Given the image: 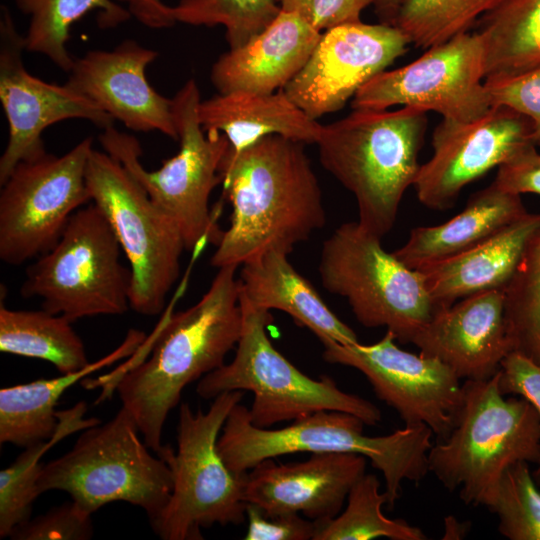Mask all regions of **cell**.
<instances>
[{
  "label": "cell",
  "mask_w": 540,
  "mask_h": 540,
  "mask_svg": "<svg viewBox=\"0 0 540 540\" xmlns=\"http://www.w3.org/2000/svg\"><path fill=\"white\" fill-rule=\"evenodd\" d=\"M304 146L280 135L240 150L229 146L220 175L232 212L213 267H239L271 251L289 255L324 226L322 193Z\"/></svg>",
  "instance_id": "1"
},
{
  "label": "cell",
  "mask_w": 540,
  "mask_h": 540,
  "mask_svg": "<svg viewBox=\"0 0 540 540\" xmlns=\"http://www.w3.org/2000/svg\"><path fill=\"white\" fill-rule=\"evenodd\" d=\"M237 267L218 269L193 306L167 315L151 340L150 356L109 380L134 417L146 445L159 453L163 427L182 391L225 363L243 324Z\"/></svg>",
  "instance_id": "2"
},
{
  "label": "cell",
  "mask_w": 540,
  "mask_h": 540,
  "mask_svg": "<svg viewBox=\"0 0 540 540\" xmlns=\"http://www.w3.org/2000/svg\"><path fill=\"white\" fill-rule=\"evenodd\" d=\"M364 421L343 411L322 410L278 429L252 424L240 403L230 411L217 440L226 466L244 475L266 459L297 452H346L363 455L385 480L387 506L400 498L402 483H418L429 472L432 430L426 425L405 426L384 436L364 433Z\"/></svg>",
  "instance_id": "3"
},
{
  "label": "cell",
  "mask_w": 540,
  "mask_h": 540,
  "mask_svg": "<svg viewBox=\"0 0 540 540\" xmlns=\"http://www.w3.org/2000/svg\"><path fill=\"white\" fill-rule=\"evenodd\" d=\"M427 123L426 111L403 106L353 109L322 127L316 144L323 168L353 194L358 223L380 238L392 229L418 175Z\"/></svg>",
  "instance_id": "4"
},
{
  "label": "cell",
  "mask_w": 540,
  "mask_h": 540,
  "mask_svg": "<svg viewBox=\"0 0 540 540\" xmlns=\"http://www.w3.org/2000/svg\"><path fill=\"white\" fill-rule=\"evenodd\" d=\"M498 372L464 381L457 422L428 453L429 472L466 505L488 508L509 466L540 461V417L524 398L505 397Z\"/></svg>",
  "instance_id": "5"
},
{
  "label": "cell",
  "mask_w": 540,
  "mask_h": 540,
  "mask_svg": "<svg viewBox=\"0 0 540 540\" xmlns=\"http://www.w3.org/2000/svg\"><path fill=\"white\" fill-rule=\"evenodd\" d=\"M200 102V91L193 79L172 98L179 151L153 171L142 165L141 146L134 136L114 125L99 135L104 151L121 162L176 226L186 251H196L205 243L217 245L222 235L211 214L209 199L221 183L220 166L230 143L224 134L203 130L198 117Z\"/></svg>",
  "instance_id": "6"
},
{
  "label": "cell",
  "mask_w": 540,
  "mask_h": 540,
  "mask_svg": "<svg viewBox=\"0 0 540 540\" xmlns=\"http://www.w3.org/2000/svg\"><path fill=\"white\" fill-rule=\"evenodd\" d=\"M139 432L123 406L108 422L83 429L67 453L43 465L40 494L64 491L91 515L106 504L124 501L141 507L152 522L169 501L172 473L163 458L149 452Z\"/></svg>",
  "instance_id": "7"
},
{
  "label": "cell",
  "mask_w": 540,
  "mask_h": 540,
  "mask_svg": "<svg viewBox=\"0 0 540 540\" xmlns=\"http://www.w3.org/2000/svg\"><path fill=\"white\" fill-rule=\"evenodd\" d=\"M240 305L243 324L236 353L229 363L199 380L196 392L200 397L209 400L225 392H251L249 418L261 428L322 410L354 414L369 426L381 421V411L373 403L342 391L328 376L313 379L289 362L268 338L270 311Z\"/></svg>",
  "instance_id": "8"
},
{
  "label": "cell",
  "mask_w": 540,
  "mask_h": 540,
  "mask_svg": "<svg viewBox=\"0 0 540 540\" xmlns=\"http://www.w3.org/2000/svg\"><path fill=\"white\" fill-rule=\"evenodd\" d=\"M242 391L213 399L206 412L189 404L179 408L177 451L163 446L157 453L172 473V493L161 514L151 522L164 540L203 539L201 529L214 524L238 525L246 519L244 475L233 473L217 450V440Z\"/></svg>",
  "instance_id": "9"
},
{
  "label": "cell",
  "mask_w": 540,
  "mask_h": 540,
  "mask_svg": "<svg viewBox=\"0 0 540 540\" xmlns=\"http://www.w3.org/2000/svg\"><path fill=\"white\" fill-rule=\"evenodd\" d=\"M121 251L103 212L88 203L71 216L56 244L27 267L20 293L41 299L42 309L72 322L124 314L132 274Z\"/></svg>",
  "instance_id": "10"
},
{
  "label": "cell",
  "mask_w": 540,
  "mask_h": 540,
  "mask_svg": "<svg viewBox=\"0 0 540 540\" xmlns=\"http://www.w3.org/2000/svg\"><path fill=\"white\" fill-rule=\"evenodd\" d=\"M319 274L327 291L347 300L359 323L385 327L402 344L412 343L436 311L421 273L387 252L381 238L358 221L340 225L324 241Z\"/></svg>",
  "instance_id": "11"
},
{
  "label": "cell",
  "mask_w": 540,
  "mask_h": 540,
  "mask_svg": "<svg viewBox=\"0 0 540 540\" xmlns=\"http://www.w3.org/2000/svg\"><path fill=\"white\" fill-rule=\"evenodd\" d=\"M91 202L109 221L132 274L130 308L153 316L179 278L185 249L173 222L121 162L93 149L86 167Z\"/></svg>",
  "instance_id": "12"
},
{
  "label": "cell",
  "mask_w": 540,
  "mask_h": 540,
  "mask_svg": "<svg viewBox=\"0 0 540 540\" xmlns=\"http://www.w3.org/2000/svg\"><path fill=\"white\" fill-rule=\"evenodd\" d=\"M93 140L62 156L47 152L19 162L1 184L0 259L34 260L59 240L71 216L91 202L86 167Z\"/></svg>",
  "instance_id": "13"
},
{
  "label": "cell",
  "mask_w": 540,
  "mask_h": 540,
  "mask_svg": "<svg viewBox=\"0 0 540 540\" xmlns=\"http://www.w3.org/2000/svg\"><path fill=\"white\" fill-rule=\"evenodd\" d=\"M396 105L434 111L456 122H472L493 106L485 84V47L465 33L430 47L411 63L384 70L354 95L352 109L386 110Z\"/></svg>",
  "instance_id": "14"
},
{
  "label": "cell",
  "mask_w": 540,
  "mask_h": 540,
  "mask_svg": "<svg viewBox=\"0 0 540 540\" xmlns=\"http://www.w3.org/2000/svg\"><path fill=\"white\" fill-rule=\"evenodd\" d=\"M386 331L378 342L324 346L323 359L360 371L375 395L393 408L405 426L426 425L439 440L454 428L463 401V384L438 359L399 348Z\"/></svg>",
  "instance_id": "15"
},
{
  "label": "cell",
  "mask_w": 540,
  "mask_h": 540,
  "mask_svg": "<svg viewBox=\"0 0 540 540\" xmlns=\"http://www.w3.org/2000/svg\"><path fill=\"white\" fill-rule=\"evenodd\" d=\"M24 36L9 9L0 16V101L9 127L0 158V184L21 161L46 152L42 133L63 120L83 119L105 129L114 119L68 85L47 83L31 75L23 64Z\"/></svg>",
  "instance_id": "16"
},
{
  "label": "cell",
  "mask_w": 540,
  "mask_h": 540,
  "mask_svg": "<svg viewBox=\"0 0 540 540\" xmlns=\"http://www.w3.org/2000/svg\"><path fill=\"white\" fill-rule=\"evenodd\" d=\"M529 144H535L531 121L507 106L472 122L442 119L432 134L433 154L413 184L417 198L429 209H449L464 187Z\"/></svg>",
  "instance_id": "17"
},
{
  "label": "cell",
  "mask_w": 540,
  "mask_h": 540,
  "mask_svg": "<svg viewBox=\"0 0 540 540\" xmlns=\"http://www.w3.org/2000/svg\"><path fill=\"white\" fill-rule=\"evenodd\" d=\"M410 43L395 26L362 21L326 30L299 73L283 87L310 118L342 109L375 75L404 55Z\"/></svg>",
  "instance_id": "18"
},
{
  "label": "cell",
  "mask_w": 540,
  "mask_h": 540,
  "mask_svg": "<svg viewBox=\"0 0 540 540\" xmlns=\"http://www.w3.org/2000/svg\"><path fill=\"white\" fill-rule=\"evenodd\" d=\"M157 57V51L130 39L109 51L90 50L74 59L65 84L130 130L158 131L178 140L172 99L146 78V68Z\"/></svg>",
  "instance_id": "19"
},
{
  "label": "cell",
  "mask_w": 540,
  "mask_h": 540,
  "mask_svg": "<svg viewBox=\"0 0 540 540\" xmlns=\"http://www.w3.org/2000/svg\"><path fill=\"white\" fill-rule=\"evenodd\" d=\"M366 457L356 453H311L305 461L266 459L244 477L243 499L266 514L298 513L312 521L336 517L350 489L365 474Z\"/></svg>",
  "instance_id": "20"
},
{
  "label": "cell",
  "mask_w": 540,
  "mask_h": 540,
  "mask_svg": "<svg viewBox=\"0 0 540 540\" xmlns=\"http://www.w3.org/2000/svg\"><path fill=\"white\" fill-rule=\"evenodd\" d=\"M412 343L420 354L446 364L460 380L492 378L512 352L503 290L477 293L438 308Z\"/></svg>",
  "instance_id": "21"
},
{
  "label": "cell",
  "mask_w": 540,
  "mask_h": 540,
  "mask_svg": "<svg viewBox=\"0 0 540 540\" xmlns=\"http://www.w3.org/2000/svg\"><path fill=\"white\" fill-rule=\"evenodd\" d=\"M321 34L299 15L281 10L257 36L217 59L211 82L220 94L279 91L304 67Z\"/></svg>",
  "instance_id": "22"
},
{
  "label": "cell",
  "mask_w": 540,
  "mask_h": 540,
  "mask_svg": "<svg viewBox=\"0 0 540 540\" xmlns=\"http://www.w3.org/2000/svg\"><path fill=\"white\" fill-rule=\"evenodd\" d=\"M539 227L540 214L526 213L476 246L418 269L436 310L477 293L503 290Z\"/></svg>",
  "instance_id": "23"
},
{
  "label": "cell",
  "mask_w": 540,
  "mask_h": 540,
  "mask_svg": "<svg viewBox=\"0 0 540 540\" xmlns=\"http://www.w3.org/2000/svg\"><path fill=\"white\" fill-rule=\"evenodd\" d=\"M239 299L253 308L287 313L323 344H354L356 333L326 305L313 285L291 265L288 255L271 251L242 265Z\"/></svg>",
  "instance_id": "24"
},
{
  "label": "cell",
  "mask_w": 540,
  "mask_h": 540,
  "mask_svg": "<svg viewBox=\"0 0 540 540\" xmlns=\"http://www.w3.org/2000/svg\"><path fill=\"white\" fill-rule=\"evenodd\" d=\"M198 117L206 133L224 134L233 150H240L268 135L316 144L323 127L283 90L218 93L201 100Z\"/></svg>",
  "instance_id": "25"
},
{
  "label": "cell",
  "mask_w": 540,
  "mask_h": 540,
  "mask_svg": "<svg viewBox=\"0 0 540 540\" xmlns=\"http://www.w3.org/2000/svg\"><path fill=\"white\" fill-rule=\"evenodd\" d=\"M526 213L520 195L491 183L474 193L453 218L412 229L407 242L393 253L406 266L418 270L476 246Z\"/></svg>",
  "instance_id": "26"
},
{
  "label": "cell",
  "mask_w": 540,
  "mask_h": 540,
  "mask_svg": "<svg viewBox=\"0 0 540 540\" xmlns=\"http://www.w3.org/2000/svg\"><path fill=\"white\" fill-rule=\"evenodd\" d=\"M144 334L130 330L113 353L85 368L52 379H39L0 390V443L27 448L48 441L59 429L55 407L64 392L85 376L135 353Z\"/></svg>",
  "instance_id": "27"
},
{
  "label": "cell",
  "mask_w": 540,
  "mask_h": 540,
  "mask_svg": "<svg viewBox=\"0 0 540 540\" xmlns=\"http://www.w3.org/2000/svg\"><path fill=\"white\" fill-rule=\"evenodd\" d=\"M477 25L485 47V82L540 66V0H500Z\"/></svg>",
  "instance_id": "28"
},
{
  "label": "cell",
  "mask_w": 540,
  "mask_h": 540,
  "mask_svg": "<svg viewBox=\"0 0 540 540\" xmlns=\"http://www.w3.org/2000/svg\"><path fill=\"white\" fill-rule=\"evenodd\" d=\"M72 321L41 310L0 306V351L53 364L62 374L85 368L88 357Z\"/></svg>",
  "instance_id": "29"
},
{
  "label": "cell",
  "mask_w": 540,
  "mask_h": 540,
  "mask_svg": "<svg viewBox=\"0 0 540 540\" xmlns=\"http://www.w3.org/2000/svg\"><path fill=\"white\" fill-rule=\"evenodd\" d=\"M16 5L30 16L24 35L26 51L45 55L65 72L74 63L66 44L75 22L91 11H97L101 28L117 27L131 17L115 0H16Z\"/></svg>",
  "instance_id": "30"
},
{
  "label": "cell",
  "mask_w": 540,
  "mask_h": 540,
  "mask_svg": "<svg viewBox=\"0 0 540 540\" xmlns=\"http://www.w3.org/2000/svg\"><path fill=\"white\" fill-rule=\"evenodd\" d=\"M345 509L336 517L314 521L313 540H425L426 534L403 519L387 518L382 506L387 505L385 492L374 474L365 473L352 486Z\"/></svg>",
  "instance_id": "31"
},
{
  "label": "cell",
  "mask_w": 540,
  "mask_h": 540,
  "mask_svg": "<svg viewBox=\"0 0 540 540\" xmlns=\"http://www.w3.org/2000/svg\"><path fill=\"white\" fill-rule=\"evenodd\" d=\"M85 412L84 402L58 412L59 429L55 436L25 448L14 462L0 471V538L9 537L18 525L30 519L33 502L40 495L38 479L43 467L42 455L70 433L99 423L95 418L83 419Z\"/></svg>",
  "instance_id": "32"
},
{
  "label": "cell",
  "mask_w": 540,
  "mask_h": 540,
  "mask_svg": "<svg viewBox=\"0 0 540 540\" xmlns=\"http://www.w3.org/2000/svg\"><path fill=\"white\" fill-rule=\"evenodd\" d=\"M503 295L512 351L540 366V227L529 239Z\"/></svg>",
  "instance_id": "33"
},
{
  "label": "cell",
  "mask_w": 540,
  "mask_h": 540,
  "mask_svg": "<svg viewBox=\"0 0 540 540\" xmlns=\"http://www.w3.org/2000/svg\"><path fill=\"white\" fill-rule=\"evenodd\" d=\"M500 0H402L394 26L428 49L468 33Z\"/></svg>",
  "instance_id": "34"
},
{
  "label": "cell",
  "mask_w": 540,
  "mask_h": 540,
  "mask_svg": "<svg viewBox=\"0 0 540 540\" xmlns=\"http://www.w3.org/2000/svg\"><path fill=\"white\" fill-rule=\"evenodd\" d=\"M176 22L194 26L222 25L229 49L263 31L281 12L277 0H180L171 7Z\"/></svg>",
  "instance_id": "35"
},
{
  "label": "cell",
  "mask_w": 540,
  "mask_h": 540,
  "mask_svg": "<svg viewBox=\"0 0 540 540\" xmlns=\"http://www.w3.org/2000/svg\"><path fill=\"white\" fill-rule=\"evenodd\" d=\"M529 464L519 461L505 470L488 507L510 540H540V490Z\"/></svg>",
  "instance_id": "36"
},
{
  "label": "cell",
  "mask_w": 540,
  "mask_h": 540,
  "mask_svg": "<svg viewBox=\"0 0 540 540\" xmlns=\"http://www.w3.org/2000/svg\"><path fill=\"white\" fill-rule=\"evenodd\" d=\"M92 536L91 514L72 501L25 521L9 537L14 540H87Z\"/></svg>",
  "instance_id": "37"
},
{
  "label": "cell",
  "mask_w": 540,
  "mask_h": 540,
  "mask_svg": "<svg viewBox=\"0 0 540 540\" xmlns=\"http://www.w3.org/2000/svg\"><path fill=\"white\" fill-rule=\"evenodd\" d=\"M492 106H507L526 116L540 145V66L512 78L485 82Z\"/></svg>",
  "instance_id": "38"
},
{
  "label": "cell",
  "mask_w": 540,
  "mask_h": 540,
  "mask_svg": "<svg viewBox=\"0 0 540 540\" xmlns=\"http://www.w3.org/2000/svg\"><path fill=\"white\" fill-rule=\"evenodd\" d=\"M281 10L299 15L322 32L333 27L361 21L362 12L373 0H277Z\"/></svg>",
  "instance_id": "39"
},
{
  "label": "cell",
  "mask_w": 540,
  "mask_h": 540,
  "mask_svg": "<svg viewBox=\"0 0 540 540\" xmlns=\"http://www.w3.org/2000/svg\"><path fill=\"white\" fill-rule=\"evenodd\" d=\"M246 540H313L316 526L298 513L266 514L259 507L247 504Z\"/></svg>",
  "instance_id": "40"
},
{
  "label": "cell",
  "mask_w": 540,
  "mask_h": 540,
  "mask_svg": "<svg viewBox=\"0 0 540 540\" xmlns=\"http://www.w3.org/2000/svg\"><path fill=\"white\" fill-rule=\"evenodd\" d=\"M498 384L504 395L512 394L527 400L540 417V366L517 352H510L502 361ZM533 476L540 485V461Z\"/></svg>",
  "instance_id": "41"
},
{
  "label": "cell",
  "mask_w": 540,
  "mask_h": 540,
  "mask_svg": "<svg viewBox=\"0 0 540 540\" xmlns=\"http://www.w3.org/2000/svg\"><path fill=\"white\" fill-rule=\"evenodd\" d=\"M492 184L498 189L521 195H540V152L535 144H529L506 162L498 166Z\"/></svg>",
  "instance_id": "42"
},
{
  "label": "cell",
  "mask_w": 540,
  "mask_h": 540,
  "mask_svg": "<svg viewBox=\"0 0 540 540\" xmlns=\"http://www.w3.org/2000/svg\"><path fill=\"white\" fill-rule=\"evenodd\" d=\"M115 1L125 3L131 16L148 28H169L176 23L171 12V7L165 5L162 0Z\"/></svg>",
  "instance_id": "43"
},
{
  "label": "cell",
  "mask_w": 540,
  "mask_h": 540,
  "mask_svg": "<svg viewBox=\"0 0 540 540\" xmlns=\"http://www.w3.org/2000/svg\"><path fill=\"white\" fill-rule=\"evenodd\" d=\"M402 0H373V7L380 23L393 25Z\"/></svg>",
  "instance_id": "44"
},
{
  "label": "cell",
  "mask_w": 540,
  "mask_h": 540,
  "mask_svg": "<svg viewBox=\"0 0 540 540\" xmlns=\"http://www.w3.org/2000/svg\"><path fill=\"white\" fill-rule=\"evenodd\" d=\"M445 539H458L461 538L462 535H465L464 524H460L456 521V519H453L451 517L446 518L445 520Z\"/></svg>",
  "instance_id": "45"
}]
</instances>
